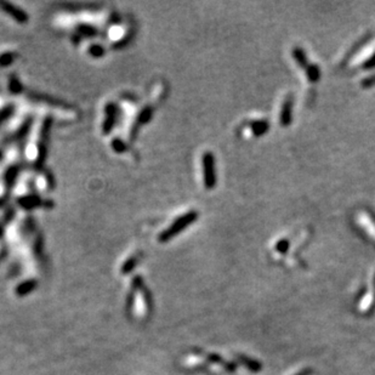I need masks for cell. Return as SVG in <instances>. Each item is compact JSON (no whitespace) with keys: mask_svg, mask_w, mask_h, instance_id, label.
I'll return each instance as SVG.
<instances>
[{"mask_svg":"<svg viewBox=\"0 0 375 375\" xmlns=\"http://www.w3.org/2000/svg\"><path fill=\"white\" fill-rule=\"evenodd\" d=\"M12 60H14V56H12V53H2L1 56H0V66H7L10 65V63L12 62Z\"/></svg>","mask_w":375,"mask_h":375,"instance_id":"obj_5","label":"cell"},{"mask_svg":"<svg viewBox=\"0 0 375 375\" xmlns=\"http://www.w3.org/2000/svg\"><path fill=\"white\" fill-rule=\"evenodd\" d=\"M89 51L91 55L96 56V57H99V56H102L104 53V50L100 45H92L91 48H90Z\"/></svg>","mask_w":375,"mask_h":375,"instance_id":"obj_6","label":"cell"},{"mask_svg":"<svg viewBox=\"0 0 375 375\" xmlns=\"http://www.w3.org/2000/svg\"><path fill=\"white\" fill-rule=\"evenodd\" d=\"M151 116H152V111H151L150 108L145 109V111L140 114V121L141 123H146V121L150 120Z\"/></svg>","mask_w":375,"mask_h":375,"instance_id":"obj_7","label":"cell"},{"mask_svg":"<svg viewBox=\"0 0 375 375\" xmlns=\"http://www.w3.org/2000/svg\"><path fill=\"white\" fill-rule=\"evenodd\" d=\"M114 117H116L114 107L108 106V108H107V118H106V120H104V124H103L104 133H108V131L112 129V125H113V121H114Z\"/></svg>","mask_w":375,"mask_h":375,"instance_id":"obj_4","label":"cell"},{"mask_svg":"<svg viewBox=\"0 0 375 375\" xmlns=\"http://www.w3.org/2000/svg\"><path fill=\"white\" fill-rule=\"evenodd\" d=\"M0 7L4 12H6L7 15L12 17L16 22L18 23H27L28 22V15L21 10L19 7H16L15 5L10 4V2L6 1H0Z\"/></svg>","mask_w":375,"mask_h":375,"instance_id":"obj_3","label":"cell"},{"mask_svg":"<svg viewBox=\"0 0 375 375\" xmlns=\"http://www.w3.org/2000/svg\"><path fill=\"white\" fill-rule=\"evenodd\" d=\"M203 171H204V184L208 189L213 188L215 186V162L211 153H205L203 155Z\"/></svg>","mask_w":375,"mask_h":375,"instance_id":"obj_2","label":"cell"},{"mask_svg":"<svg viewBox=\"0 0 375 375\" xmlns=\"http://www.w3.org/2000/svg\"><path fill=\"white\" fill-rule=\"evenodd\" d=\"M197 216H198L197 211H188V213L179 216V218L172 222V225L170 226V227H168L164 232L160 233L159 239L162 240V242H165V240L170 239V238H172L174 236L179 235L182 230L188 227L192 222L196 221Z\"/></svg>","mask_w":375,"mask_h":375,"instance_id":"obj_1","label":"cell"}]
</instances>
